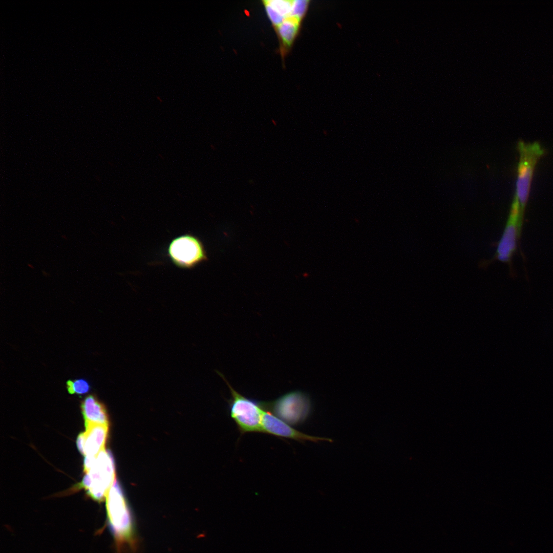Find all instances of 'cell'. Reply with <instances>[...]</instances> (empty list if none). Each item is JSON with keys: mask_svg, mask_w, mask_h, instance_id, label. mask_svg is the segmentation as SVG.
Listing matches in <instances>:
<instances>
[{"mask_svg": "<svg viewBox=\"0 0 553 553\" xmlns=\"http://www.w3.org/2000/svg\"><path fill=\"white\" fill-rule=\"evenodd\" d=\"M519 161L518 166L516 192L514 201L523 212L529 196L531 182L538 160L544 154V150L538 142L518 143Z\"/></svg>", "mask_w": 553, "mask_h": 553, "instance_id": "4", "label": "cell"}, {"mask_svg": "<svg viewBox=\"0 0 553 553\" xmlns=\"http://www.w3.org/2000/svg\"><path fill=\"white\" fill-rule=\"evenodd\" d=\"M299 22L293 18L288 17L276 27L279 37L285 46L290 47L292 44L297 32Z\"/></svg>", "mask_w": 553, "mask_h": 553, "instance_id": "11", "label": "cell"}, {"mask_svg": "<svg viewBox=\"0 0 553 553\" xmlns=\"http://www.w3.org/2000/svg\"><path fill=\"white\" fill-rule=\"evenodd\" d=\"M84 424L91 423L109 424L105 406L92 395L87 396L81 405Z\"/></svg>", "mask_w": 553, "mask_h": 553, "instance_id": "10", "label": "cell"}, {"mask_svg": "<svg viewBox=\"0 0 553 553\" xmlns=\"http://www.w3.org/2000/svg\"><path fill=\"white\" fill-rule=\"evenodd\" d=\"M61 237H62V238L63 239H64L65 240H67V239H68V238H67V236H66V235H61Z\"/></svg>", "mask_w": 553, "mask_h": 553, "instance_id": "19", "label": "cell"}, {"mask_svg": "<svg viewBox=\"0 0 553 553\" xmlns=\"http://www.w3.org/2000/svg\"><path fill=\"white\" fill-rule=\"evenodd\" d=\"M522 215L519 207L512 204L507 224L497 248L498 258L501 261H508L515 249L518 230L517 225L519 227Z\"/></svg>", "mask_w": 553, "mask_h": 553, "instance_id": "8", "label": "cell"}, {"mask_svg": "<svg viewBox=\"0 0 553 553\" xmlns=\"http://www.w3.org/2000/svg\"><path fill=\"white\" fill-rule=\"evenodd\" d=\"M265 406L286 423L297 426L303 423L311 411V401L308 395L300 391L287 393Z\"/></svg>", "mask_w": 553, "mask_h": 553, "instance_id": "5", "label": "cell"}, {"mask_svg": "<svg viewBox=\"0 0 553 553\" xmlns=\"http://www.w3.org/2000/svg\"><path fill=\"white\" fill-rule=\"evenodd\" d=\"M84 432V455L94 457L103 449L109 431V424L91 423L85 424Z\"/></svg>", "mask_w": 553, "mask_h": 553, "instance_id": "9", "label": "cell"}, {"mask_svg": "<svg viewBox=\"0 0 553 553\" xmlns=\"http://www.w3.org/2000/svg\"><path fill=\"white\" fill-rule=\"evenodd\" d=\"M115 478V464L111 453L105 449L95 457L90 469L85 472L77 488H84L95 500L104 499Z\"/></svg>", "mask_w": 553, "mask_h": 553, "instance_id": "1", "label": "cell"}, {"mask_svg": "<svg viewBox=\"0 0 553 553\" xmlns=\"http://www.w3.org/2000/svg\"><path fill=\"white\" fill-rule=\"evenodd\" d=\"M263 3L268 16L273 25L277 27L285 18L277 12L266 1H263Z\"/></svg>", "mask_w": 553, "mask_h": 553, "instance_id": "15", "label": "cell"}, {"mask_svg": "<svg viewBox=\"0 0 553 553\" xmlns=\"http://www.w3.org/2000/svg\"><path fill=\"white\" fill-rule=\"evenodd\" d=\"M106 508L112 532L119 541H130L133 523L131 512L116 479L106 496Z\"/></svg>", "mask_w": 553, "mask_h": 553, "instance_id": "2", "label": "cell"}, {"mask_svg": "<svg viewBox=\"0 0 553 553\" xmlns=\"http://www.w3.org/2000/svg\"><path fill=\"white\" fill-rule=\"evenodd\" d=\"M27 265L28 266V267H30V268H32V269H34V267L33 265H32V264H31L30 263H28V264H27Z\"/></svg>", "mask_w": 553, "mask_h": 553, "instance_id": "18", "label": "cell"}, {"mask_svg": "<svg viewBox=\"0 0 553 553\" xmlns=\"http://www.w3.org/2000/svg\"><path fill=\"white\" fill-rule=\"evenodd\" d=\"M266 1L285 19L289 17L292 1L270 0Z\"/></svg>", "mask_w": 553, "mask_h": 553, "instance_id": "13", "label": "cell"}, {"mask_svg": "<svg viewBox=\"0 0 553 553\" xmlns=\"http://www.w3.org/2000/svg\"><path fill=\"white\" fill-rule=\"evenodd\" d=\"M262 432L279 437L293 439L301 442L306 441L315 442L320 441H332L330 438L310 436L301 432L273 415L271 412L265 410V408L262 417Z\"/></svg>", "mask_w": 553, "mask_h": 553, "instance_id": "7", "label": "cell"}, {"mask_svg": "<svg viewBox=\"0 0 553 553\" xmlns=\"http://www.w3.org/2000/svg\"><path fill=\"white\" fill-rule=\"evenodd\" d=\"M225 381L231 395L229 402L230 416L240 433L262 432L264 404L243 396Z\"/></svg>", "mask_w": 553, "mask_h": 553, "instance_id": "3", "label": "cell"}, {"mask_svg": "<svg viewBox=\"0 0 553 553\" xmlns=\"http://www.w3.org/2000/svg\"><path fill=\"white\" fill-rule=\"evenodd\" d=\"M41 272H42V274H43V275H44V276H46V277H47V276H50V274H49V273H47V272H46V271H45V270H41Z\"/></svg>", "mask_w": 553, "mask_h": 553, "instance_id": "17", "label": "cell"}, {"mask_svg": "<svg viewBox=\"0 0 553 553\" xmlns=\"http://www.w3.org/2000/svg\"><path fill=\"white\" fill-rule=\"evenodd\" d=\"M167 254L175 266L183 269L193 268L208 259L203 243L189 233L173 239L168 245Z\"/></svg>", "mask_w": 553, "mask_h": 553, "instance_id": "6", "label": "cell"}, {"mask_svg": "<svg viewBox=\"0 0 553 553\" xmlns=\"http://www.w3.org/2000/svg\"><path fill=\"white\" fill-rule=\"evenodd\" d=\"M308 3V1L306 0L292 1L291 12L289 17L293 18L300 21L306 12Z\"/></svg>", "mask_w": 553, "mask_h": 553, "instance_id": "14", "label": "cell"}, {"mask_svg": "<svg viewBox=\"0 0 553 553\" xmlns=\"http://www.w3.org/2000/svg\"><path fill=\"white\" fill-rule=\"evenodd\" d=\"M76 444L77 449L79 452L83 455H84V432H82L79 434L76 440Z\"/></svg>", "mask_w": 553, "mask_h": 553, "instance_id": "16", "label": "cell"}, {"mask_svg": "<svg viewBox=\"0 0 553 553\" xmlns=\"http://www.w3.org/2000/svg\"><path fill=\"white\" fill-rule=\"evenodd\" d=\"M67 388L71 394H83L89 391L90 386L86 380L82 379L70 380L67 382Z\"/></svg>", "mask_w": 553, "mask_h": 553, "instance_id": "12", "label": "cell"}]
</instances>
